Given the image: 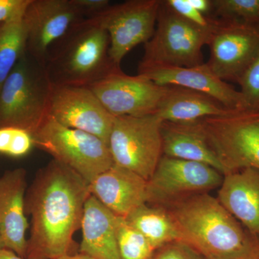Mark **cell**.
Here are the masks:
<instances>
[{
    "mask_svg": "<svg viewBox=\"0 0 259 259\" xmlns=\"http://www.w3.org/2000/svg\"><path fill=\"white\" fill-rule=\"evenodd\" d=\"M90 184L53 159L37 173L27 192L31 218L26 258L57 259L74 253L73 236L81 228Z\"/></svg>",
    "mask_w": 259,
    "mask_h": 259,
    "instance_id": "obj_1",
    "label": "cell"
},
{
    "mask_svg": "<svg viewBox=\"0 0 259 259\" xmlns=\"http://www.w3.org/2000/svg\"><path fill=\"white\" fill-rule=\"evenodd\" d=\"M168 205L182 242L204 259H231L249 241L251 234L208 194H194Z\"/></svg>",
    "mask_w": 259,
    "mask_h": 259,
    "instance_id": "obj_2",
    "label": "cell"
},
{
    "mask_svg": "<svg viewBox=\"0 0 259 259\" xmlns=\"http://www.w3.org/2000/svg\"><path fill=\"white\" fill-rule=\"evenodd\" d=\"M105 30L81 20L51 48L44 67L52 86L90 88L118 69L112 62Z\"/></svg>",
    "mask_w": 259,
    "mask_h": 259,
    "instance_id": "obj_3",
    "label": "cell"
},
{
    "mask_svg": "<svg viewBox=\"0 0 259 259\" xmlns=\"http://www.w3.org/2000/svg\"><path fill=\"white\" fill-rule=\"evenodd\" d=\"M52 89L44 65L25 53L0 91V128L33 134L49 116Z\"/></svg>",
    "mask_w": 259,
    "mask_h": 259,
    "instance_id": "obj_4",
    "label": "cell"
},
{
    "mask_svg": "<svg viewBox=\"0 0 259 259\" xmlns=\"http://www.w3.org/2000/svg\"><path fill=\"white\" fill-rule=\"evenodd\" d=\"M210 29L187 21L166 1H161L154 33L144 44L139 68L192 67L204 64L202 49L207 45Z\"/></svg>",
    "mask_w": 259,
    "mask_h": 259,
    "instance_id": "obj_5",
    "label": "cell"
},
{
    "mask_svg": "<svg viewBox=\"0 0 259 259\" xmlns=\"http://www.w3.org/2000/svg\"><path fill=\"white\" fill-rule=\"evenodd\" d=\"M32 137L35 147L76 172L89 184L114 165L108 145L102 139L65 127L50 116Z\"/></svg>",
    "mask_w": 259,
    "mask_h": 259,
    "instance_id": "obj_6",
    "label": "cell"
},
{
    "mask_svg": "<svg viewBox=\"0 0 259 259\" xmlns=\"http://www.w3.org/2000/svg\"><path fill=\"white\" fill-rule=\"evenodd\" d=\"M207 142L224 170H259V110H234L200 121Z\"/></svg>",
    "mask_w": 259,
    "mask_h": 259,
    "instance_id": "obj_7",
    "label": "cell"
},
{
    "mask_svg": "<svg viewBox=\"0 0 259 259\" xmlns=\"http://www.w3.org/2000/svg\"><path fill=\"white\" fill-rule=\"evenodd\" d=\"M162 123L156 115L115 117L108 141L114 164L149 180L163 156Z\"/></svg>",
    "mask_w": 259,
    "mask_h": 259,
    "instance_id": "obj_8",
    "label": "cell"
},
{
    "mask_svg": "<svg viewBox=\"0 0 259 259\" xmlns=\"http://www.w3.org/2000/svg\"><path fill=\"white\" fill-rule=\"evenodd\" d=\"M161 4V0H129L86 19L108 34L109 54L115 66L121 68L126 55L153 36Z\"/></svg>",
    "mask_w": 259,
    "mask_h": 259,
    "instance_id": "obj_9",
    "label": "cell"
},
{
    "mask_svg": "<svg viewBox=\"0 0 259 259\" xmlns=\"http://www.w3.org/2000/svg\"><path fill=\"white\" fill-rule=\"evenodd\" d=\"M210 20L206 64L220 79L238 83L259 54V27Z\"/></svg>",
    "mask_w": 259,
    "mask_h": 259,
    "instance_id": "obj_10",
    "label": "cell"
},
{
    "mask_svg": "<svg viewBox=\"0 0 259 259\" xmlns=\"http://www.w3.org/2000/svg\"><path fill=\"white\" fill-rule=\"evenodd\" d=\"M223 175L209 165L163 156L148 180L147 204H168L220 187Z\"/></svg>",
    "mask_w": 259,
    "mask_h": 259,
    "instance_id": "obj_11",
    "label": "cell"
},
{
    "mask_svg": "<svg viewBox=\"0 0 259 259\" xmlns=\"http://www.w3.org/2000/svg\"><path fill=\"white\" fill-rule=\"evenodd\" d=\"M114 117L156 115L166 86H160L142 75L126 74L115 69L89 88Z\"/></svg>",
    "mask_w": 259,
    "mask_h": 259,
    "instance_id": "obj_12",
    "label": "cell"
},
{
    "mask_svg": "<svg viewBox=\"0 0 259 259\" xmlns=\"http://www.w3.org/2000/svg\"><path fill=\"white\" fill-rule=\"evenodd\" d=\"M83 20L71 0H30L23 15L27 54L44 66L51 48Z\"/></svg>",
    "mask_w": 259,
    "mask_h": 259,
    "instance_id": "obj_13",
    "label": "cell"
},
{
    "mask_svg": "<svg viewBox=\"0 0 259 259\" xmlns=\"http://www.w3.org/2000/svg\"><path fill=\"white\" fill-rule=\"evenodd\" d=\"M49 116L65 127L100 138L108 145L115 117L89 88L53 86Z\"/></svg>",
    "mask_w": 259,
    "mask_h": 259,
    "instance_id": "obj_14",
    "label": "cell"
},
{
    "mask_svg": "<svg viewBox=\"0 0 259 259\" xmlns=\"http://www.w3.org/2000/svg\"><path fill=\"white\" fill-rule=\"evenodd\" d=\"M139 74L160 86H178L214 97L232 110L250 109L241 92L213 74L206 63L192 67L139 68Z\"/></svg>",
    "mask_w": 259,
    "mask_h": 259,
    "instance_id": "obj_15",
    "label": "cell"
},
{
    "mask_svg": "<svg viewBox=\"0 0 259 259\" xmlns=\"http://www.w3.org/2000/svg\"><path fill=\"white\" fill-rule=\"evenodd\" d=\"M26 171L15 168L0 177V234L4 248L27 257L29 225L25 210Z\"/></svg>",
    "mask_w": 259,
    "mask_h": 259,
    "instance_id": "obj_16",
    "label": "cell"
},
{
    "mask_svg": "<svg viewBox=\"0 0 259 259\" xmlns=\"http://www.w3.org/2000/svg\"><path fill=\"white\" fill-rule=\"evenodd\" d=\"M147 180L115 164L90 183V194L115 215L123 218L147 204Z\"/></svg>",
    "mask_w": 259,
    "mask_h": 259,
    "instance_id": "obj_17",
    "label": "cell"
},
{
    "mask_svg": "<svg viewBox=\"0 0 259 259\" xmlns=\"http://www.w3.org/2000/svg\"><path fill=\"white\" fill-rule=\"evenodd\" d=\"M217 199L248 233L259 238V170L245 168L225 175Z\"/></svg>",
    "mask_w": 259,
    "mask_h": 259,
    "instance_id": "obj_18",
    "label": "cell"
},
{
    "mask_svg": "<svg viewBox=\"0 0 259 259\" xmlns=\"http://www.w3.org/2000/svg\"><path fill=\"white\" fill-rule=\"evenodd\" d=\"M200 121L187 123L163 121V156L204 163L223 175L222 164L207 142Z\"/></svg>",
    "mask_w": 259,
    "mask_h": 259,
    "instance_id": "obj_19",
    "label": "cell"
},
{
    "mask_svg": "<svg viewBox=\"0 0 259 259\" xmlns=\"http://www.w3.org/2000/svg\"><path fill=\"white\" fill-rule=\"evenodd\" d=\"M233 111L206 94L169 85L166 86L156 115L163 121L187 123L228 115Z\"/></svg>",
    "mask_w": 259,
    "mask_h": 259,
    "instance_id": "obj_20",
    "label": "cell"
},
{
    "mask_svg": "<svg viewBox=\"0 0 259 259\" xmlns=\"http://www.w3.org/2000/svg\"><path fill=\"white\" fill-rule=\"evenodd\" d=\"M115 219V214L91 194L83 210L79 253L94 259H121Z\"/></svg>",
    "mask_w": 259,
    "mask_h": 259,
    "instance_id": "obj_21",
    "label": "cell"
},
{
    "mask_svg": "<svg viewBox=\"0 0 259 259\" xmlns=\"http://www.w3.org/2000/svg\"><path fill=\"white\" fill-rule=\"evenodd\" d=\"M146 238L155 250L175 241H182L177 223L165 207L144 204L125 218Z\"/></svg>",
    "mask_w": 259,
    "mask_h": 259,
    "instance_id": "obj_22",
    "label": "cell"
},
{
    "mask_svg": "<svg viewBox=\"0 0 259 259\" xmlns=\"http://www.w3.org/2000/svg\"><path fill=\"white\" fill-rule=\"evenodd\" d=\"M23 13L0 23V91L15 65L26 53Z\"/></svg>",
    "mask_w": 259,
    "mask_h": 259,
    "instance_id": "obj_23",
    "label": "cell"
},
{
    "mask_svg": "<svg viewBox=\"0 0 259 259\" xmlns=\"http://www.w3.org/2000/svg\"><path fill=\"white\" fill-rule=\"evenodd\" d=\"M209 19L259 27V0H212Z\"/></svg>",
    "mask_w": 259,
    "mask_h": 259,
    "instance_id": "obj_24",
    "label": "cell"
},
{
    "mask_svg": "<svg viewBox=\"0 0 259 259\" xmlns=\"http://www.w3.org/2000/svg\"><path fill=\"white\" fill-rule=\"evenodd\" d=\"M115 229L121 259H152L156 250L125 218L116 216Z\"/></svg>",
    "mask_w": 259,
    "mask_h": 259,
    "instance_id": "obj_25",
    "label": "cell"
},
{
    "mask_svg": "<svg viewBox=\"0 0 259 259\" xmlns=\"http://www.w3.org/2000/svg\"><path fill=\"white\" fill-rule=\"evenodd\" d=\"M238 83L249 108L259 110V54Z\"/></svg>",
    "mask_w": 259,
    "mask_h": 259,
    "instance_id": "obj_26",
    "label": "cell"
},
{
    "mask_svg": "<svg viewBox=\"0 0 259 259\" xmlns=\"http://www.w3.org/2000/svg\"><path fill=\"white\" fill-rule=\"evenodd\" d=\"M152 259H204L187 243L175 241L163 245L155 251Z\"/></svg>",
    "mask_w": 259,
    "mask_h": 259,
    "instance_id": "obj_27",
    "label": "cell"
},
{
    "mask_svg": "<svg viewBox=\"0 0 259 259\" xmlns=\"http://www.w3.org/2000/svg\"><path fill=\"white\" fill-rule=\"evenodd\" d=\"M166 3L173 11L187 21L201 28H210V20L194 9L187 0H166Z\"/></svg>",
    "mask_w": 259,
    "mask_h": 259,
    "instance_id": "obj_28",
    "label": "cell"
},
{
    "mask_svg": "<svg viewBox=\"0 0 259 259\" xmlns=\"http://www.w3.org/2000/svg\"><path fill=\"white\" fill-rule=\"evenodd\" d=\"M35 146L32 135L25 130L15 128L8 156L22 157L28 154Z\"/></svg>",
    "mask_w": 259,
    "mask_h": 259,
    "instance_id": "obj_29",
    "label": "cell"
},
{
    "mask_svg": "<svg viewBox=\"0 0 259 259\" xmlns=\"http://www.w3.org/2000/svg\"><path fill=\"white\" fill-rule=\"evenodd\" d=\"M83 18L90 19L100 14L110 6L108 0H71Z\"/></svg>",
    "mask_w": 259,
    "mask_h": 259,
    "instance_id": "obj_30",
    "label": "cell"
},
{
    "mask_svg": "<svg viewBox=\"0 0 259 259\" xmlns=\"http://www.w3.org/2000/svg\"><path fill=\"white\" fill-rule=\"evenodd\" d=\"M30 0H0V23L23 14Z\"/></svg>",
    "mask_w": 259,
    "mask_h": 259,
    "instance_id": "obj_31",
    "label": "cell"
},
{
    "mask_svg": "<svg viewBox=\"0 0 259 259\" xmlns=\"http://www.w3.org/2000/svg\"><path fill=\"white\" fill-rule=\"evenodd\" d=\"M231 259H259V238L251 234L244 249Z\"/></svg>",
    "mask_w": 259,
    "mask_h": 259,
    "instance_id": "obj_32",
    "label": "cell"
},
{
    "mask_svg": "<svg viewBox=\"0 0 259 259\" xmlns=\"http://www.w3.org/2000/svg\"><path fill=\"white\" fill-rule=\"evenodd\" d=\"M15 127L0 128V153L8 155L13 139Z\"/></svg>",
    "mask_w": 259,
    "mask_h": 259,
    "instance_id": "obj_33",
    "label": "cell"
},
{
    "mask_svg": "<svg viewBox=\"0 0 259 259\" xmlns=\"http://www.w3.org/2000/svg\"><path fill=\"white\" fill-rule=\"evenodd\" d=\"M188 3L199 13L209 18L212 11V0H187Z\"/></svg>",
    "mask_w": 259,
    "mask_h": 259,
    "instance_id": "obj_34",
    "label": "cell"
},
{
    "mask_svg": "<svg viewBox=\"0 0 259 259\" xmlns=\"http://www.w3.org/2000/svg\"><path fill=\"white\" fill-rule=\"evenodd\" d=\"M0 259H33L30 258H23L15 253L13 250L8 248H3L0 250Z\"/></svg>",
    "mask_w": 259,
    "mask_h": 259,
    "instance_id": "obj_35",
    "label": "cell"
},
{
    "mask_svg": "<svg viewBox=\"0 0 259 259\" xmlns=\"http://www.w3.org/2000/svg\"><path fill=\"white\" fill-rule=\"evenodd\" d=\"M57 259H94L92 257L89 256L83 253H71V254H68L61 256L60 258Z\"/></svg>",
    "mask_w": 259,
    "mask_h": 259,
    "instance_id": "obj_36",
    "label": "cell"
},
{
    "mask_svg": "<svg viewBox=\"0 0 259 259\" xmlns=\"http://www.w3.org/2000/svg\"><path fill=\"white\" fill-rule=\"evenodd\" d=\"M4 248V243H3V238H2L1 234H0V250Z\"/></svg>",
    "mask_w": 259,
    "mask_h": 259,
    "instance_id": "obj_37",
    "label": "cell"
}]
</instances>
